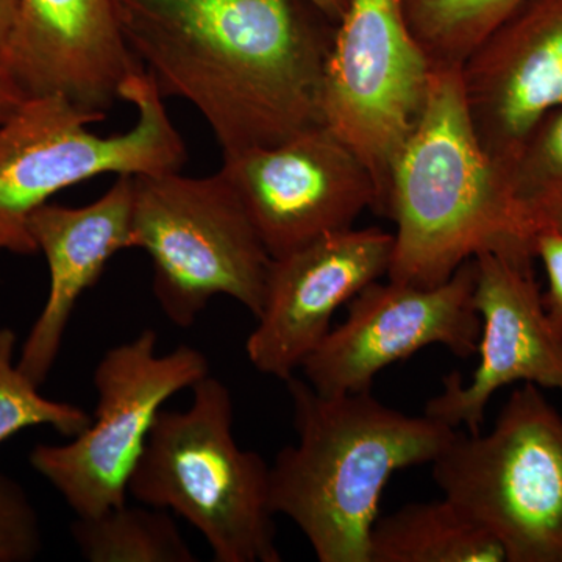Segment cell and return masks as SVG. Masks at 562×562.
I'll return each mask as SVG.
<instances>
[{"label": "cell", "instance_id": "obj_16", "mask_svg": "<svg viewBox=\"0 0 562 562\" xmlns=\"http://www.w3.org/2000/svg\"><path fill=\"white\" fill-rule=\"evenodd\" d=\"M133 176H117L113 187L90 205L70 209L47 202L33 211L29 232L49 266L46 305L33 324L18 368L43 384L57 361L66 328L83 292L101 279L117 251L132 249Z\"/></svg>", "mask_w": 562, "mask_h": 562}, {"label": "cell", "instance_id": "obj_14", "mask_svg": "<svg viewBox=\"0 0 562 562\" xmlns=\"http://www.w3.org/2000/svg\"><path fill=\"white\" fill-rule=\"evenodd\" d=\"M473 131L505 177L562 106V0H524L461 66Z\"/></svg>", "mask_w": 562, "mask_h": 562}, {"label": "cell", "instance_id": "obj_27", "mask_svg": "<svg viewBox=\"0 0 562 562\" xmlns=\"http://www.w3.org/2000/svg\"><path fill=\"white\" fill-rule=\"evenodd\" d=\"M552 227L558 228V231L562 232V210L560 211V213H558V216L554 217Z\"/></svg>", "mask_w": 562, "mask_h": 562}, {"label": "cell", "instance_id": "obj_1", "mask_svg": "<svg viewBox=\"0 0 562 562\" xmlns=\"http://www.w3.org/2000/svg\"><path fill=\"white\" fill-rule=\"evenodd\" d=\"M124 38L162 98L192 103L222 155L324 124L335 29L295 0H114ZM336 27V25H335Z\"/></svg>", "mask_w": 562, "mask_h": 562}, {"label": "cell", "instance_id": "obj_19", "mask_svg": "<svg viewBox=\"0 0 562 562\" xmlns=\"http://www.w3.org/2000/svg\"><path fill=\"white\" fill-rule=\"evenodd\" d=\"M524 0H402L414 38L431 66H462Z\"/></svg>", "mask_w": 562, "mask_h": 562}, {"label": "cell", "instance_id": "obj_12", "mask_svg": "<svg viewBox=\"0 0 562 562\" xmlns=\"http://www.w3.org/2000/svg\"><path fill=\"white\" fill-rule=\"evenodd\" d=\"M394 233L346 228L272 258L258 325L246 342L258 372L288 382L331 330L335 313L387 276Z\"/></svg>", "mask_w": 562, "mask_h": 562}, {"label": "cell", "instance_id": "obj_23", "mask_svg": "<svg viewBox=\"0 0 562 562\" xmlns=\"http://www.w3.org/2000/svg\"><path fill=\"white\" fill-rule=\"evenodd\" d=\"M535 257L541 260L549 288L542 294L543 308L562 335V232L547 227L535 241Z\"/></svg>", "mask_w": 562, "mask_h": 562}, {"label": "cell", "instance_id": "obj_10", "mask_svg": "<svg viewBox=\"0 0 562 562\" xmlns=\"http://www.w3.org/2000/svg\"><path fill=\"white\" fill-rule=\"evenodd\" d=\"M220 171L272 258L353 227L362 211L382 210L368 166L325 124L224 155Z\"/></svg>", "mask_w": 562, "mask_h": 562}, {"label": "cell", "instance_id": "obj_4", "mask_svg": "<svg viewBox=\"0 0 562 562\" xmlns=\"http://www.w3.org/2000/svg\"><path fill=\"white\" fill-rule=\"evenodd\" d=\"M191 390L187 412L158 413L128 492L188 520L216 562H280L268 462L233 438L232 394L220 379Z\"/></svg>", "mask_w": 562, "mask_h": 562}, {"label": "cell", "instance_id": "obj_22", "mask_svg": "<svg viewBox=\"0 0 562 562\" xmlns=\"http://www.w3.org/2000/svg\"><path fill=\"white\" fill-rule=\"evenodd\" d=\"M43 549L38 513L20 483L0 472V562H29Z\"/></svg>", "mask_w": 562, "mask_h": 562}, {"label": "cell", "instance_id": "obj_15", "mask_svg": "<svg viewBox=\"0 0 562 562\" xmlns=\"http://www.w3.org/2000/svg\"><path fill=\"white\" fill-rule=\"evenodd\" d=\"M0 65L25 98L58 94L102 114L144 70L124 38L114 0H20Z\"/></svg>", "mask_w": 562, "mask_h": 562}, {"label": "cell", "instance_id": "obj_3", "mask_svg": "<svg viewBox=\"0 0 562 562\" xmlns=\"http://www.w3.org/2000/svg\"><path fill=\"white\" fill-rule=\"evenodd\" d=\"M286 383L297 442L269 468L272 512L290 517L321 562H371V535L391 476L432 462L457 438L442 422L408 416L371 391L322 395Z\"/></svg>", "mask_w": 562, "mask_h": 562}, {"label": "cell", "instance_id": "obj_6", "mask_svg": "<svg viewBox=\"0 0 562 562\" xmlns=\"http://www.w3.org/2000/svg\"><path fill=\"white\" fill-rule=\"evenodd\" d=\"M133 247L154 265V294L188 328L216 295L261 313L272 257L221 171L133 176Z\"/></svg>", "mask_w": 562, "mask_h": 562}, {"label": "cell", "instance_id": "obj_18", "mask_svg": "<svg viewBox=\"0 0 562 562\" xmlns=\"http://www.w3.org/2000/svg\"><path fill=\"white\" fill-rule=\"evenodd\" d=\"M70 536L90 562H195L168 509L127 505L77 517Z\"/></svg>", "mask_w": 562, "mask_h": 562}, {"label": "cell", "instance_id": "obj_13", "mask_svg": "<svg viewBox=\"0 0 562 562\" xmlns=\"http://www.w3.org/2000/svg\"><path fill=\"white\" fill-rule=\"evenodd\" d=\"M475 261L473 303L482 321L479 366L471 383L453 372L425 414L449 427L480 432L495 392L513 383L562 391V335L547 316L528 258L483 251Z\"/></svg>", "mask_w": 562, "mask_h": 562}, {"label": "cell", "instance_id": "obj_17", "mask_svg": "<svg viewBox=\"0 0 562 562\" xmlns=\"http://www.w3.org/2000/svg\"><path fill=\"white\" fill-rule=\"evenodd\" d=\"M369 554L371 562H506L501 542L447 497L379 517Z\"/></svg>", "mask_w": 562, "mask_h": 562}, {"label": "cell", "instance_id": "obj_25", "mask_svg": "<svg viewBox=\"0 0 562 562\" xmlns=\"http://www.w3.org/2000/svg\"><path fill=\"white\" fill-rule=\"evenodd\" d=\"M18 3L20 0H0V49L9 41L16 21Z\"/></svg>", "mask_w": 562, "mask_h": 562}, {"label": "cell", "instance_id": "obj_5", "mask_svg": "<svg viewBox=\"0 0 562 562\" xmlns=\"http://www.w3.org/2000/svg\"><path fill=\"white\" fill-rule=\"evenodd\" d=\"M138 110L131 131L101 136L88 125L105 120L63 95L27 98L0 124V250L38 254L29 232L33 211L52 195L102 173L180 172L188 154L146 69L122 87Z\"/></svg>", "mask_w": 562, "mask_h": 562}, {"label": "cell", "instance_id": "obj_9", "mask_svg": "<svg viewBox=\"0 0 562 562\" xmlns=\"http://www.w3.org/2000/svg\"><path fill=\"white\" fill-rule=\"evenodd\" d=\"M432 66L402 0H349L322 81V120L364 161L386 213L392 161L419 120Z\"/></svg>", "mask_w": 562, "mask_h": 562}, {"label": "cell", "instance_id": "obj_8", "mask_svg": "<svg viewBox=\"0 0 562 562\" xmlns=\"http://www.w3.org/2000/svg\"><path fill=\"white\" fill-rule=\"evenodd\" d=\"M210 375L194 347L157 355V333L144 330L103 355L94 371L98 405L90 427L69 443H40L32 468L52 484L77 517L125 505L128 482L161 406Z\"/></svg>", "mask_w": 562, "mask_h": 562}, {"label": "cell", "instance_id": "obj_24", "mask_svg": "<svg viewBox=\"0 0 562 562\" xmlns=\"http://www.w3.org/2000/svg\"><path fill=\"white\" fill-rule=\"evenodd\" d=\"M25 99L27 98L22 94L20 87L14 83L10 74L0 65V124L9 120L11 114L20 109Z\"/></svg>", "mask_w": 562, "mask_h": 562}, {"label": "cell", "instance_id": "obj_11", "mask_svg": "<svg viewBox=\"0 0 562 562\" xmlns=\"http://www.w3.org/2000/svg\"><path fill=\"white\" fill-rule=\"evenodd\" d=\"M475 276L472 258L438 286L373 281L351 299L346 321L303 361L306 382L322 395L371 391L376 373L428 346L468 360L479 350L482 331L473 303Z\"/></svg>", "mask_w": 562, "mask_h": 562}, {"label": "cell", "instance_id": "obj_26", "mask_svg": "<svg viewBox=\"0 0 562 562\" xmlns=\"http://www.w3.org/2000/svg\"><path fill=\"white\" fill-rule=\"evenodd\" d=\"M310 5H313L314 9L321 11L325 18L335 22L341 20L344 11L347 10V5H349V0H305Z\"/></svg>", "mask_w": 562, "mask_h": 562}, {"label": "cell", "instance_id": "obj_7", "mask_svg": "<svg viewBox=\"0 0 562 562\" xmlns=\"http://www.w3.org/2000/svg\"><path fill=\"white\" fill-rule=\"evenodd\" d=\"M431 464L443 497L506 562H562V417L538 386L514 391L487 435L458 432Z\"/></svg>", "mask_w": 562, "mask_h": 562}, {"label": "cell", "instance_id": "obj_2", "mask_svg": "<svg viewBox=\"0 0 562 562\" xmlns=\"http://www.w3.org/2000/svg\"><path fill=\"white\" fill-rule=\"evenodd\" d=\"M387 279L438 286L483 251L536 260L539 232L473 131L461 66H432L419 120L395 155L386 213Z\"/></svg>", "mask_w": 562, "mask_h": 562}, {"label": "cell", "instance_id": "obj_20", "mask_svg": "<svg viewBox=\"0 0 562 562\" xmlns=\"http://www.w3.org/2000/svg\"><path fill=\"white\" fill-rule=\"evenodd\" d=\"M514 202L536 231L562 210V106L543 117L506 173Z\"/></svg>", "mask_w": 562, "mask_h": 562}, {"label": "cell", "instance_id": "obj_21", "mask_svg": "<svg viewBox=\"0 0 562 562\" xmlns=\"http://www.w3.org/2000/svg\"><path fill=\"white\" fill-rule=\"evenodd\" d=\"M16 333L0 328V443L25 428L47 425L65 438H76L90 427L92 416L80 406L41 395L14 362Z\"/></svg>", "mask_w": 562, "mask_h": 562}]
</instances>
